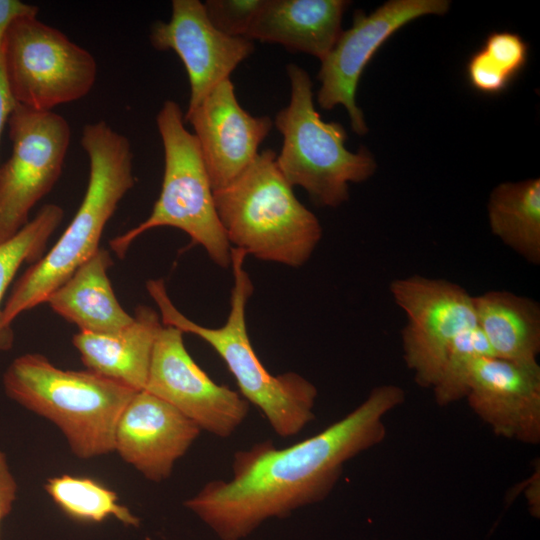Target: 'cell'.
<instances>
[{"instance_id": "obj_27", "label": "cell", "mask_w": 540, "mask_h": 540, "mask_svg": "<svg viewBox=\"0 0 540 540\" xmlns=\"http://www.w3.org/2000/svg\"><path fill=\"white\" fill-rule=\"evenodd\" d=\"M466 74L475 90L489 95L503 92L512 81L488 59L481 49L469 58Z\"/></svg>"}, {"instance_id": "obj_13", "label": "cell", "mask_w": 540, "mask_h": 540, "mask_svg": "<svg viewBox=\"0 0 540 540\" xmlns=\"http://www.w3.org/2000/svg\"><path fill=\"white\" fill-rule=\"evenodd\" d=\"M150 42L159 51H174L190 83L187 111L196 108L220 82L254 51L253 41L231 37L210 22L199 0H173L167 22L156 21ZM186 111V112H187Z\"/></svg>"}, {"instance_id": "obj_7", "label": "cell", "mask_w": 540, "mask_h": 540, "mask_svg": "<svg viewBox=\"0 0 540 540\" xmlns=\"http://www.w3.org/2000/svg\"><path fill=\"white\" fill-rule=\"evenodd\" d=\"M164 151L161 191L149 217L110 241L111 249L124 257L144 232L168 226L184 231L192 244L200 245L211 260L230 266L231 246L215 208L213 189L193 133L185 127L180 106L166 100L156 116Z\"/></svg>"}, {"instance_id": "obj_12", "label": "cell", "mask_w": 540, "mask_h": 540, "mask_svg": "<svg viewBox=\"0 0 540 540\" xmlns=\"http://www.w3.org/2000/svg\"><path fill=\"white\" fill-rule=\"evenodd\" d=\"M447 0H391L366 15L356 11L351 28L342 31L334 47L321 61L317 100L330 110L343 105L356 134L368 131L364 115L355 101L360 77L382 44L397 30L423 15L445 14Z\"/></svg>"}, {"instance_id": "obj_19", "label": "cell", "mask_w": 540, "mask_h": 540, "mask_svg": "<svg viewBox=\"0 0 540 540\" xmlns=\"http://www.w3.org/2000/svg\"><path fill=\"white\" fill-rule=\"evenodd\" d=\"M112 263L110 253L99 248L46 302L79 332L112 334L126 328L133 316L124 310L113 291L108 276Z\"/></svg>"}, {"instance_id": "obj_8", "label": "cell", "mask_w": 540, "mask_h": 540, "mask_svg": "<svg viewBox=\"0 0 540 540\" xmlns=\"http://www.w3.org/2000/svg\"><path fill=\"white\" fill-rule=\"evenodd\" d=\"M2 62L15 103L38 111L85 97L97 77L93 55L37 16L16 20L8 29Z\"/></svg>"}, {"instance_id": "obj_18", "label": "cell", "mask_w": 540, "mask_h": 540, "mask_svg": "<svg viewBox=\"0 0 540 540\" xmlns=\"http://www.w3.org/2000/svg\"><path fill=\"white\" fill-rule=\"evenodd\" d=\"M162 326L158 313L141 305L126 328L112 334L78 332L72 343L87 370L139 392L145 389L154 343Z\"/></svg>"}, {"instance_id": "obj_21", "label": "cell", "mask_w": 540, "mask_h": 540, "mask_svg": "<svg viewBox=\"0 0 540 540\" xmlns=\"http://www.w3.org/2000/svg\"><path fill=\"white\" fill-rule=\"evenodd\" d=\"M487 210L492 233L526 262L540 264V180L499 184Z\"/></svg>"}, {"instance_id": "obj_14", "label": "cell", "mask_w": 540, "mask_h": 540, "mask_svg": "<svg viewBox=\"0 0 540 540\" xmlns=\"http://www.w3.org/2000/svg\"><path fill=\"white\" fill-rule=\"evenodd\" d=\"M194 130L213 191L235 180L257 156L273 121L253 116L239 104L230 78L184 114Z\"/></svg>"}, {"instance_id": "obj_22", "label": "cell", "mask_w": 540, "mask_h": 540, "mask_svg": "<svg viewBox=\"0 0 540 540\" xmlns=\"http://www.w3.org/2000/svg\"><path fill=\"white\" fill-rule=\"evenodd\" d=\"M64 210L56 204H46L13 237L0 243V350L13 346L12 328L2 324L3 298L23 263L31 264L43 256L46 244L60 225Z\"/></svg>"}, {"instance_id": "obj_2", "label": "cell", "mask_w": 540, "mask_h": 540, "mask_svg": "<svg viewBox=\"0 0 540 540\" xmlns=\"http://www.w3.org/2000/svg\"><path fill=\"white\" fill-rule=\"evenodd\" d=\"M80 142L89 159L84 198L54 246L15 282L2 309L6 328L23 312L46 302L95 254L106 224L135 184L133 152L125 135L100 120L84 125Z\"/></svg>"}, {"instance_id": "obj_9", "label": "cell", "mask_w": 540, "mask_h": 540, "mask_svg": "<svg viewBox=\"0 0 540 540\" xmlns=\"http://www.w3.org/2000/svg\"><path fill=\"white\" fill-rule=\"evenodd\" d=\"M11 154L0 164V243L13 237L58 181L71 141L68 121L53 111L15 104L8 119Z\"/></svg>"}, {"instance_id": "obj_1", "label": "cell", "mask_w": 540, "mask_h": 540, "mask_svg": "<svg viewBox=\"0 0 540 540\" xmlns=\"http://www.w3.org/2000/svg\"><path fill=\"white\" fill-rule=\"evenodd\" d=\"M404 399L397 385L377 386L312 437L285 448L268 439L236 451L231 479L207 482L183 504L220 540H243L267 520L324 500L345 463L384 440V417Z\"/></svg>"}, {"instance_id": "obj_16", "label": "cell", "mask_w": 540, "mask_h": 540, "mask_svg": "<svg viewBox=\"0 0 540 540\" xmlns=\"http://www.w3.org/2000/svg\"><path fill=\"white\" fill-rule=\"evenodd\" d=\"M465 398L497 436L526 444L540 441V367L482 357L475 364Z\"/></svg>"}, {"instance_id": "obj_15", "label": "cell", "mask_w": 540, "mask_h": 540, "mask_svg": "<svg viewBox=\"0 0 540 540\" xmlns=\"http://www.w3.org/2000/svg\"><path fill=\"white\" fill-rule=\"evenodd\" d=\"M202 430L169 403L142 390L121 412L114 451L147 480L168 479Z\"/></svg>"}, {"instance_id": "obj_30", "label": "cell", "mask_w": 540, "mask_h": 540, "mask_svg": "<svg viewBox=\"0 0 540 540\" xmlns=\"http://www.w3.org/2000/svg\"><path fill=\"white\" fill-rule=\"evenodd\" d=\"M2 50H0V140L5 125L15 106V101L8 88L2 62Z\"/></svg>"}, {"instance_id": "obj_5", "label": "cell", "mask_w": 540, "mask_h": 540, "mask_svg": "<svg viewBox=\"0 0 540 540\" xmlns=\"http://www.w3.org/2000/svg\"><path fill=\"white\" fill-rule=\"evenodd\" d=\"M3 387L10 399L53 422L82 459L114 451L119 416L136 393L89 370L58 368L38 353L15 358Z\"/></svg>"}, {"instance_id": "obj_28", "label": "cell", "mask_w": 540, "mask_h": 540, "mask_svg": "<svg viewBox=\"0 0 540 540\" xmlns=\"http://www.w3.org/2000/svg\"><path fill=\"white\" fill-rule=\"evenodd\" d=\"M39 8L19 0H0V50H2L6 33L19 18L38 16Z\"/></svg>"}, {"instance_id": "obj_20", "label": "cell", "mask_w": 540, "mask_h": 540, "mask_svg": "<svg viewBox=\"0 0 540 540\" xmlns=\"http://www.w3.org/2000/svg\"><path fill=\"white\" fill-rule=\"evenodd\" d=\"M476 324L494 356L513 364L537 368L540 353V305L506 290L473 296Z\"/></svg>"}, {"instance_id": "obj_25", "label": "cell", "mask_w": 540, "mask_h": 540, "mask_svg": "<svg viewBox=\"0 0 540 540\" xmlns=\"http://www.w3.org/2000/svg\"><path fill=\"white\" fill-rule=\"evenodd\" d=\"M264 0H207L203 5L212 25L231 37L245 38Z\"/></svg>"}, {"instance_id": "obj_4", "label": "cell", "mask_w": 540, "mask_h": 540, "mask_svg": "<svg viewBox=\"0 0 540 540\" xmlns=\"http://www.w3.org/2000/svg\"><path fill=\"white\" fill-rule=\"evenodd\" d=\"M271 149L259 152L230 184L213 191L231 247L257 259L304 265L322 237L318 218L296 197Z\"/></svg>"}, {"instance_id": "obj_23", "label": "cell", "mask_w": 540, "mask_h": 540, "mask_svg": "<svg viewBox=\"0 0 540 540\" xmlns=\"http://www.w3.org/2000/svg\"><path fill=\"white\" fill-rule=\"evenodd\" d=\"M44 489L65 514L76 520L99 523L114 517L127 526L140 524V519L120 504L114 491L92 478L68 474L52 477Z\"/></svg>"}, {"instance_id": "obj_11", "label": "cell", "mask_w": 540, "mask_h": 540, "mask_svg": "<svg viewBox=\"0 0 540 540\" xmlns=\"http://www.w3.org/2000/svg\"><path fill=\"white\" fill-rule=\"evenodd\" d=\"M183 334L173 326L161 327L144 390L172 405L202 431L228 438L247 418L249 403L201 369L188 353Z\"/></svg>"}, {"instance_id": "obj_10", "label": "cell", "mask_w": 540, "mask_h": 540, "mask_svg": "<svg viewBox=\"0 0 540 540\" xmlns=\"http://www.w3.org/2000/svg\"><path fill=\"white\" fill-rule=\"evenodd\" d=\"M389 290L406 316L405 364L419 386L432 388L455 340L477 325L473 295L457 283L418 274L394 279Z\"/></svg>"}, {"instance_id": "obj_6", "label": "cell", "mask_w": 540, "mask_h": 540, "mask_svg": "<svg viewBox=\"0 0 540 540\" xmlns=\"http://www.w3.org/2000/svg\"><path fill=\"white\" fill-rule=\"evenodd\" d=\"M286 70L291 96L274 122L283 136L277 166L292 187L304 188L316 204L337 207L349 198L348 184L370 178L376 162L365 148L356 153L346 148L341 124L321 119L308 73L296 64Z\"/></svg>"}, {"instance_id": "obj_26", "label": "cell", "mask_w": 540, "mask_h": 540, "mask_svg": "<svg viewBox=\"0 0 540 540\" xmlns=\"http://www.w3.org/2000/svg\"><path fill=\"white\" fill-rule=\"evenodd\" d=\"M481 50L504 74L513 80L524 68L528 57V45L521 36L502 31L489 34Z\"/></svg>"}, {"instance_id": "obj_29", "label": "cell", "mask_w": 540, "mask_h": 540, "mask_svg": "<svg viewBox=\"0 0 540 540\" xmlns=\"http://www.w3.org/2000/svg\"><path fill=\"white\" fill-rule=\"evenodd\" d=\"M16 492V481L10 472L5 454L0 450V528L3 519L12 510Z\"/></svg>"}, {"instance_id": "obj_17", "label": "cell", "mask_w": 540, "mask_h": 540, "mask_svg": "<svg viewBox=\"0 0 540 540\" xmlns=\"http://www.w3.org/2000/svg\"><path fill=\"white\" fill-rule=\"evenodd\" d=\"M345 0H264L245 38L277 43L322 61L342 30Z\"/></svg>"}, {"instance_id": "obj_3", "label": "cell", "mask_w": 540, "mask_h": 540, "mask_svg": "<svg viewBox=\"0 0 540 540\" xmlns=\"http://www.w3.org/2000/svg\"><path fill=\"white\" fill-rule=\"evenodd\" d=\"M246 256L243 250L231 247L234 282L230 311L221 327H205L188 319L171 301L163 279L148 280L146 289L159 309L162 324L193 334L209 344L235 378L240 395L262 412L277 435L291 437L314 420L318 391L296 372L271 374L257 356L246 323V306L254 289L244 269Z\"/></svg>"}, {"instance_id": "obj_24", "label": "cell", "mask_w": 540, "mask_h": 540, "mask_svg": "<svg viewBox=\"0 0 540 540\" xmlns=\"http://www.w3.org/2000/svg\"><path fill=\"white\" fill-rule=\"evenodd\" d=\"M489 356L494 354L477 325L462 332L452 345L432 387L438 405L445 406L464 398L476 362Z\"/></svg>"}]
</instances>
